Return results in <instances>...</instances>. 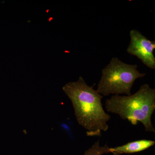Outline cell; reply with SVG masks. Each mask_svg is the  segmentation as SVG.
I'll return each instance as SVG.
<instances>
[{
	"label": "cell",
	"instance_id": "cell-3",
	"mask_svg": "<svg viewBox=\"0 0 155 155\" xmlns=\"http://www.w3.org/2000/svg\"><path fill=\"white\" fill-rule=\"evenodd\" d=\"M137 64H126L119 58H112L102 70V76L97 91L103 96L110 94H131V89L136 80L146 75L137 69Z\"/></svg>",
	"mask_w": 155,
	"mask_h": 155
},
{
	"label": "cell",
	"instance_id": "cell-2",
	"mask_svg": "<svg viewBox=\"0 0 155 155\" xmlns=\"http://www.w3.org/2000/svg\"><path fill=\"white\" fill-rule=\"evenodd\" d=\"M105 106L108 112L117 114L133 125L141 122L146 131L155 133L151 118L155 110V89L149 84H143L130 95L112 96L106 100Z\"/></svg>",
	"mask_w": 155,
	"mask_h": 155
},
{
	"label": "cell",
	"instance_id": "cell-1",
	"mask_svg": "<svg viewBox=\"0 0 155 155\" xmlns=\"http://www.w3.org/2000/svg\"><path fill=\"white\" fill-rule=\"evenodd\" d=\"M94 86H89L80 76L77 81L69 82L63 90L72 102L78 124L86 130L88 137H100L109 128L110 115L104 110L100 94Z\"/></svg>",
	"mask_w": 155,
	"mask_h": 155
},
{
	"label": "cell",
	"instance_id": "cell-5",
	"mask_svg": "<svg viewBox=\"0 0 155 155\" xmlns=\"http://www.w3.org/2000/svg\"><path fill=\"white\" fill-rule=\"evenodd\" d=\"M155 142L150 140H140L130 142L121 146L109 148V153H116L119 155L122 154H131L140 152L149 148L154 145Z\"/></svg>",
	"mask_w": 155,
	"mask_h": 155
},
{
	"label": "cell",
	"instance_id": "cell-4",
	"mask_svg": "<svg viewBox=\"0 0 155 155\" xmlns=\"http://www.w3.org/2000/svg\"><path fill=\"white\" fill-rule=\"evenodd\" d=\"M129 35L130 41L127 48V52L137 57L150 69H155V41L149 39L137 29L130 30Z\"/></svg>",
	"mask_w": 155,
	"mask_h": 155
},
{
	"label": "cell",
	"instance_id": "cell-7",
	"mask_svg": "<svg viewBox=\"0 0 155 155\" xmlns=\"http://www.w3.org/2000/svg\"><path fill=\"white\" fill-rule=\"evenodd\" d=\"M113 154H114V155H119V154L116 153H114Z\"/></svg>",
	"mask_w": 155,
	"mask_h": 155
},
{
	"label": "cell",
	"instance_id": "cell-6",
	"mask_svg": "<svg viewBox=\"0 0 155 155\" xmlns=\"http://www.w3.org/2000/svg\"><path fill=\"white\" fill-rule=\"evenodd\" d=\"M109 147L107 144L101 146L100 140L96 142L89 149L87 150L84 155H103L109 153Z\"/></svg>",
	"mask_w": 155,
	"mask_h": 155
}]
</instances>
